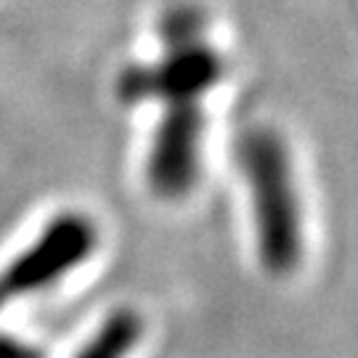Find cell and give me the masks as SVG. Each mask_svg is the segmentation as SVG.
I'll return each mask as SVG.
<instances>
[{
  "mask_svg": "<svg viewBox=\"0 0 358 358\" xmlns=\"http://www.w3.org/2000/svg\"><path fill=\"white\" fill-rule=\"evenodd\" d=\"M202 130L205 115L199 103L165 109L146 162V178L157 196L178 199L194 189L202 167Z\"/></svg>",
  "mask_w": 358,
  "mask_h": 358,
  "instance_id": "cell-4",
  "label": "cell"
},
{
  "mask_svg": "<svg viewBox=\"0 0 358 358\" xmlns=\"http://www.w3.org/2000/svg\"><path fill=\"white\" fill-rule=\"evenodd\" d=\"M143 332V321L136 310L120 308L106 316L99 332L83 345L75 358H128L133 348L138 345Z\"/></svg>",
  "mask_w": 358,
  "mask_h": 358,
  "instance_id": "cell-5",
  "label": "cell"
},
{
  "mask_svg": "<svg viewBox=\"0 0 358 358\" xmlns=\"http://www.w3.org/2000/svg\"><path fill=\"white\" fill-rule=\"evenodd\" d=\"M205 22L196 8H173L162 19L167 51L154 64H133L117 80V96L125 103L165 101V106L199 103L223 75V62L202 43Z\"/></svg>",
  "mask_w": 358,
  "mask_h": 358,
  "instance_id": "cell-2",
  "label": "cell"
},
{
  "mask_svg": "<svg viewBox=\"0 0 358 358\" xmlns=\"http://www.w3.org/2000/svg\"><path fill=\"white\" fill-rule=\"evenodd\" d=\"M236 157L252 189L260 260L271 273H289L303 252V226L287 146L279 133L255 128L242 136Z\"/></svg>",
  "mask_w": 358,
  "mask_h": 358,
  "instance_id": "cell-1",
  "label": "cell"
},
{
  "mask_svg": "<svg viewBox=\"0 0 358 358\" xmlns=\"http://www.w3.org/2000/svg\"><path fill=\"white\" fill-rule=\"evenodd\" d=\"M99 244V231L83 213H62L43 229L35 242L0 271V310L24 294L56 284Z\"/></svg>",
  "mask_w": 358,
  "mask_h": 358,
  "instance_id": "cell-3",
  "label": "cell"
}]
</instances>
